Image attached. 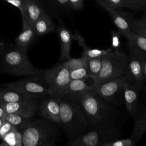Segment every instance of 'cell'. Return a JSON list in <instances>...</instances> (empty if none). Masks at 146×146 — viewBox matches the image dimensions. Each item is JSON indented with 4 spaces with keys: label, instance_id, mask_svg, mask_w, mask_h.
<instances>
[{
    "label": "cell",
    "instance_id": "cell-10",
    "mask_svg": "<svg viewBox=\"0 0 146 146\" xmlns=\"http://www.w3.org/2000/svg\"><path fill=\"white\" fill-rule=\"evenodd\" d=\"M145 56L129 53L124 74L127 81L143 88L144 82L142 75V64Z\"/></svg>",
    "mask_w": 146,
    "mask_h": 146
},
{
    "label": "cell",
    "instance_id": "cell-19",
    "mask_svg": "<svg viewBox=\"0 0 146 146\" xmlns=\"http://www.w3.org/2000/svg\"><path fill=\"white\" fill-rule=\"evenodd\" d=\"M22 31L16 37L15 42L16 46L27 49L34 41L36 35L31 26H30L25 20H22Z\"/></svg>",
    "mask_w": 146,
    "mask_h": 146
},
{
    "label": "cell",
    "instance_id": "cell-42",
    "mask_svg": "<svg viewBox=\"0 0 146 146\" xmlns=\"http://www.w3.org/2000/svg\"><path fill=\"white\" fill-rule=\"evenodd\" d=\"M145 5H146V0H145Z\"/></svg>",
    "mask_w": 146,
    "mask_h": 146
},
{
    "label": "cell",
    "instance_id": "cell-3",
    "mask_svg": "<svg viewBox=\"0 0 146 146\" xmlns=\"http://www.w3.org/2000/svg\"><path fill=\"white\" fill-rule=\"evenodd\" d=\"M21 131L22 146H57L56 142L60 136L57 124L45 119L32 121Z\"/></svg>",
    "mask_w": 146,
    "mask_h": 146
},
{
    "label": "cell",
    "instance_id": "cell-18",
    "mask_svg": "<svg viewBox=\"0 0 146 146\" xmlns=\"http://www.w3.org/2000/svg\"><path fill=\"white\" fill-rule=\"evenodd\" d=\"M58 34L60 43L61 55L60 60L66 61L70 59V49L72 40V35L70 31L64 26H60L58 29Z\"/></svg>",
    "mask_w": 146,
    "mask_h": 146
},
{
    "label": "cell",
    "instance_id": "cell-15",
    "mask_svg": "<svg viewBox=\"0 0 146 146\" xmlns=\"http://www.w3.org/2000/svg\"><path fill=\"white\" fill-rule=\"evenodd\" d=\"M66 64L69 70L70 80L86 79L88 78L86 60L80 58H71L67 59Z\"/></svg>",
    "mask_w": 146,
    "mask_h": 146
},
{
    "label": "cell",
    "instance_id": "cell-1",
    "mask_svg": "<svg viewBox=\"0 0 146 146\" xmlns=\"http://www.w3.org/2000/svg\"><path fill=\"white\" fill-rule=\"evenodd\" d=\"M76 100L86 116L88 128L104 124H115L119 111L91 91L81 94Z\"/></svg>",
    "mask_w": 146,
    "mask_h": 146
},
{
    "label": "cell",
    "instance_id": "cell-38",
    "mask_svg": "<svg viewBox=\"0 0 146 146\" xmlns=\"http://www.w3.org/2000/svg\"><path fill=\"white\" fill-rule=\"evenodd\" d=\"M6 113H7L6 112L5 107H3L2 104H1L0 103V118L4 119L5 116H6Z\"/></svg>",
    "mask_w": 146,
    "mask_h": 146
},
{
    "label": "cell",
    "instance_id": "cell-8",
    "mask_svg": "<svg viewBox=\"0 0 146 146\" xmlns=\"http://www.w3.org/2000/svg\"><path fill=\"white\" fill-rule=\"evenodd\" d=\"M127 81L124 75L92 86V92L110 104H117L121 94H124V84Z\"/></svg>",
    "mask_w": 146,
    "mask_h": 146
},
{
    "label": "cell",
    "instance_id": "cell-20",
    "mask_svg": "<svg viewBox=\"0 0 146 146\" xmlns=\"http://www.w3.org/2000/svg\"><path fill=\"white\" fill-rule=\"evenodd\" d=\"M31 27L36 35L40 36L54 31L55 26L51 18L45 12L34 22Z\"/></svg>",
    "mask_w": 146,
    "mask_h": 146
},
{
    "label": "cell",
    "instance_id": "cell-21",
    "mask_svg": "<svg viewBox=\"0 0 146 146\" xmlns=\"http://www.w3.org/2000/svg\"><path fill=\"white\" fill-rule=\"evenodd\" d=\"M121 35L128 38L132 33L130 23L115 9H106Z\"/></svg>",
    "mask_w": 146,
    "mask_h": 146
},
{
    "label": "cell",
    "instance_id": "cell-17",
    "mask_svg": "<svg viewBox=\"0 0 146 146\" xmlns=\"http://www.w3.org/2000/svg\"><path fill=\"white\" fill-rule=\"evenodd\" d=\"M92 90V86H89L85 79L70 80L62 95L76 100L81 94Z\"/></svg>",
    "mask_w": 146,
    "mask_h": 146
},
{
    "label": "cell",
    "instance_id": "cell-13",
    "mask_svg": "<svg viewBox=\"0 0 146 146\" xmlns=\"http://www.w3.org/2000/svg\"><path fill=\"white\" fill-rule=\"evenodd\" d=\"M45 13L40 0H24L21 13L22 20L30 26Z\"/></svg>",
    "mask_w": 146,
    "mask_h": 146
},
{
    "label": "cell",
    "instance_id": "cell-32",
    "mask_svg": "<svg viewBox=\"0 0 146 146\" xmlns=\"http://www.w3.org/2000/svg\"><path fill=\"white\" fill-rule=\"evenodd\" d=\"M15 128H16L11 123L6 120H4L2 125L0 127V139H2L6 134Z\"/></svg>",
    "mask_w": 146,
    "mask_h": 146
},
{
    "label": "cell",
    "instance_id": "cell-36",
    "mask_svg": "<svg viewBox=\"0 0 146 146\" xmlns=\"http://www.w3.org/2000/svg\"><path fill=\"white\" fill-rule=\"evenodd\" d=\"M142 75L144 83L146 82V56L144 57L142 64Z\"/></svg>",
    "mask_w": 146,
    "mask_h": 146
},
{
    "label": "cell",
    "instance_id": "cell-37",
    "mask_svg": "<svg viewBox=\"0 0 146 146\" xmlns=\"http://www.w3.org/2000/svg\"><path fill=\"white\" fill-rule=\"evenodd\" d=\"M59 6H69L68 0H48Z\"/></svg>",
    "mask_w": 146,
    "mask_h": 146
},
{
    "label": "cell",
    "instance_id": "cell-6",
    "mask_svg": "<svg viewBox=\"0 0 146 146\" xmlns=\"http://www.w3.org/2000/svg\"><path fill=\"white\" fill-rule=\"evenodd\" d=\"M120 133L115 124L89 127L81 136L68 141L67 146H102L117 139Z\"/></svg>",
    "mask_w": 146,
    "mask_h": 146
},
{
    "label": "cell",
    "instance_id": "cell-31",
    "mask_svg": "<svg viewBox=\"0 0 146 146\" xmlns=\"http://www.w3.org/2000/svg\"><path fill=\"white\" fill-rule=\"evenodd\" d=\"M111 34L112 40V48L115 50H117L120 46V38L121 35L118 30H112L111 31Z\"/></svg>",
    "mask_w": 146,
    "mask_h": 146
},
{
    "label": "cell",
    "instance_id": "cell-35",
    "mask_svg": "<svg viewBox=\"0 0 146 146\" xmlns=\"http://www.w3.org/2000/svg\"><path fill=\"white\" fill-rule=\"evenodd\" d=\"M2 1H5L9 3L10 4L12 5L13 6L16 7L20 10L21 13H22L24 0H2Z\"/></svg>",
    "mask_w": 146,
    "mask_h": 146
},
{
    "label": "cell",
    "instance_id": "cell-23",
    "mask_svg": "<svg viewBox=\"0 0 146 146\" xmlns=\"http://www.w3.org/2000/svg\"><path fill=\"white\" fill-rule=\"evenodd\" d=\"M38 99L31 95H27L8 88L0 90V103L6 104L22 100Z\"/></svg>",
    "mask_w": 146,
    "mask_h": 146
},
{
    "label": "cell",
    "instance_id": "cell-41",
    "mask_svg": "<svg viewBox=\"0 0 146 146\" xmlns=\"http://www.w3.org/2000/svg\"><path fill=\"white\" fill-rule=\"evenodd\" d=\"M0 146H7V145L3 141H2L1 143H0Z\"/></svg>",
    "mask_w": 146,
    "mask_h": 146
},
{
    "label": "cell",
    "instance_id": "cell-7",
    "mask_svg": "<svg viewBox=\"0 0 146 146\" xmlns=\"http://www.w3.org/2000/svg\"><path fill=\"white\" fill-rule=\"evenodd\" d=\"M46 84L49 95L60 96L70 81L69 70L66 61L43 71L41 75Z\"/></svg>",
    "mask_w": 146,
    "mask_h": 146
},
{
    "label": "cell",
    "instance_id": "cell-5",
    "mask_svg": "<svg viewBox=\"0 0 146 146\" xmlns=\"http://www.w3.org/2000/svg\"><path fill=\"white\" fill-rule=\"evenodd\" d=\"M27 50L15 46L4 52L1 63L2 69L7 73L17 76H29L38 74L39 71L31 63Z\"/></svg>",
    "mask_w": 146,
    "mask_h": 146
},
{
    "label": "cell",
    "instance_id": "cell-4",
    "mask_svg": "<svg viewBox=\"0 0 146 146\" xmlns=\"http://www.w3.org/2000/svg\"><path fill=\"white\" fill-rule=\"evenodd\" d=\"M128 60L127 55L123 51L112 48L107 49L102 58V67L92 86L98 85L120 76L124 75Z\"/></svg>",
    "mask_w": 146,
    "mask_h": 146
},
{
    "label": "cell",
    "instance_id": "cell-12",
    "mask_svg": "<svg viewBox=\"0 0 146 146\" xmlns=\"http://www.w3.org/2000/svg\"><path fill=\"white\" fill-rule=\"evenodd\" d=\"M38 99L22 100L18 102L2 104L7 113H13L31 118L38 109Z\"/></svg>",
    "mask_w": 146,
    "mask_h": 146
},
{
    "label": "cell",
    "instance_id": "cell-16",
    "mask_svg": "<svg viewBox=\"0 0 146 146\" xmlns=\"http://www.w3.org/2000/svg\"><path fill=\"white\" fill-rule=\"evenodd\" d=\"M133 116V125L130 138L137 143L146 132V107L139 109Z\"/></svg>",
    "mask_w": 146,
    "mask_h": 146
},
{
    "label": "cell",
    "instance_id": "cell-25",
    "mask_svg": "<svg viewBox=\"0 0 146 146\" xmlns=\"http://www.w3.org/2000/svg\"><path fill=\"white\" fill-rule=\"evenodd\" d=\"M4 119L11 123L20 131L27 127L32 123L30 118L13 113H6Z\"/></svg>",
    "mask_w": 146,
    "mask_h": 146
},
{
    "label": "cell",
    "instance_id": "cell-26",
    "mask_svg": "<svg viewBox=\"0 0 146 146\" xmlns=\"http://www.w3.org/2000/svg\"><path fill=\"white\" fill-rule=\"evenodd\" d=\"M102 58L99 56L88 59L86 60V65L87 68L88 77L94 80L100 72L102 67Z\"/></svg>",
    "mask_w": 146,
    "mask_h": 146
},
{
    "label": "cell",
    "instance_id": "cell-9",
    "mask_svg": "<svg viewBox=\"0 0 146 146\" xmlns=\"http://www.w3.org/2000/svg\"><path fill=\"white\" fill-rule=\"evenodd\" d=\"M6 88L33 96L38 99L49 95L48 90L42 77H31L4 84Z\"/></svg>",
    "mask_w": 146,
    "mask_h": 146
},
{
    "label": "cell",
    "instance_id": "cell-2",
    "mask_svg": "<svg viewBox=\"0 0 146 146\" xmlns=\"http://www.w3.org/2000/svg\"><path fill=\"white\" fill-rule=\"evenodd\" d=\"M58 98L60 104V126L68 141H71L83 135L88 129L87 121L78 100L63 95Z\"/></svg>",
    "mask_w": 146,
    "mask_h": 146
},
{
    "label": "cell",
    "instance_id": "cell-39",
    "mask_svg": "<svg viewBox=\"0 0 146 146\" xmlns=\"http://www.w3.org/2000/svg\"><path fill=\"white\" fill-rule=\"evenodd\" d=\"M5 45L4 43L1 42L0 40V56H2L3 54L5 52Z\"/></svg>",
    "mask_w": 146,
    "mask_h": 146
},
{
    "label": "cell",
    "instance_id": "cell-30",
    "mask_svg": "<svg viewBox=\"0 0 146 146\" xmlns=\"http://www.w3.org/2000/svg\"><path fill=\"white\" fill-rule=\"evenodd\" d=\"M102 146H136V143L131 138L124 139H117Z\"/></svg>",
    "mask_w": 146,
    "mask_h": 146
},
{
    "label": "cell",
    "instance_id": "cell-29",
    "mask_svg": "<svg viewBox=\"0 0 146 146\" xmlns=\"http://www.w3.org/2000/svg\"><path fill=\"white\" fill-rule=\"evenodd\" d=\"M99 2L106 9H116L124 7V0H100Z\"/></svg>",
    "mask_w": 146,
    "mask_h": 146
},
{
    "label": "cell",
    "instance_id": "cell-14",
    "mask_svg": "<svg viewBox=\"0 0 146 146\" xmlns=\"http://www.w3.org/2000/svg\"><path fill=\"white\" fill-rule=\"evenodd\" d=\"M142 89L127 81L124 84V101L128 113L133 116L139 110L138 94Z\"/></svg>",
    "mask_w": 146,
    "mask_h": 146
},
{
    "label": "cell",
    "instance_id": "cell-40",
    "mask_svg": "<svg viewBox=\"0 0 146 146\" xmlns=\"http://www.w3.org/2000/svg\"><path fill=\"white\" fill-rule=\"evenodd\" d=\"M4 119H2V118H0V127H1V126L2 125V123H3V121H4Z\"/></svg>",
    "mask_w": 146,
    "mask_h": 146
},
{
    "label": "cell",
    "instance_id": "cell-33",
    "mask_svg": "<svg viewBox=\"0 0 146 146\" xmlns=\"http://www.w3.org/2000/svg\"><path fill=\"white\" fill-rule=\"evenodd\" d=\"M124 7H139L145 4V0H124Z\"/></svg>",
    "mask_w": 146,
    "mask_h": 146
},
{
    "label": "cell",
    "instance_id": "cell-24",
    "mask_svg": "<svg viewBox=\"0 0 146 146\" xmlns=\"http://www.w3.org/2000/svg\"><path fill=\"white\" fill-rule=\"evenodd\" d=\"M72 38L76 40L79 45H80L83 47V51L82 58L85 60L90 58L102 56L107 52V50L91 48L90 47H88L85 43L84 38L78 33H77L75 35H72Z\"/></svg>",
    "mask_w": 146,
    "mask_h": 146
},
{
    "label": "cell",
    "instance_id": "cell-11",
    "mask_svg": "<svg viewBox=\"0 0 146 146\" xmlns=\"http://www.w3.org/2000/svg\"><path fill=\"white\" fill-rule=\"evenodd\" d=\"M38 108L44 119L60 125V104L58 97L48 95L42 100Z\"/></svg>",
    "mask_w": 146,
    "mask_h": 146
},
{
    "label": "cell",
    "instance_id": "cell-28",
    "mask_svg": "<svg viewBox=\"0 0 146 146\" xmlns=\"http://www.w3.org/2000/svg\"><path fill=\"white\" fill-rule=\"evenodd\" d=\"M130 26L133 32L146 38V15L132 21Z\"/></svg>",
    "mask_w": 146,
    "mask_h": 146
},
{
    "label": "cell",
    "instance_id": "cell-22",
    "mask_svg": "<svg viewBox=\"0 0 146 146\" xmlns=\"http://www.w3.org/2000/svg\"><path fill=\"white\" fill-rule=\"evenodd\" d=\"M129 53L146 56V38L132 32L127 38Z\"/></svg>",
    "mask_w": 146,
    "mask_h": 146
},
{
    "label": "cell",
    "instance_id": "cell-43",
    "mask_svg": "<svg viewBox=\"0 0 146 146\" xmlns=\"http://www.w3.org/2000/svg\"><path fill=\"white\" fill-rule=\"evenodd\" d=\"M98 1H100V0H98Z\"/></svg>",
    "mask_w": 146,
    "mask_h": 146
},
{
    "label": "cell",
    "instance_id": "cell-27",
    "mask_svg": "<svg viewBox=\"0 0 146 146\" xmlns=\"http://www.w3.org/2000/svg\"><path fill=\"white\" fill-rule=\"evenodd\" d=\"M7 146H22V134L17 128L10 131L2 139Z\"/></svg>",
    "mask_w": 146,
    "mask_h": 146
},
{
    "label": "cell",
    "instance_id": "cell-34",
    "mask_svg": "<svg viewBox=\"0 0 146 146\" xmlns=\"http://www.w3.org/2000/svg\"><path fill=\"white\" fill-rule=\"evenodd\" d=\"M84 0H68V5L75 10H80L83 7Z\"/></svg>",
    "mask_w": 146,
    "mask_h": 146
}]
</instances>
